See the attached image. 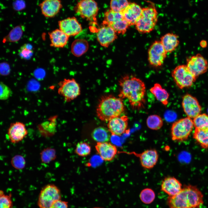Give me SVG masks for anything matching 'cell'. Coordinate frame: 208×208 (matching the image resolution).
Segmentation results:
<instances>
[{"instance_id":"1","label":"cell","mask_w":208,"mask_h":208,"mask_svg":"<svg viewBox=\"0 0 208 208\" xmlns=\"http://www.w3.org/2000/svg\"><path fill=\"white\" fill-rule=\"evenodd\" d=\"M120 87L119 98L127 99L132 109L140 110L145 104L146 88L144 82L139 78L132 75H125L118 81Z\"/></svg>"},{"instance_id":"2","label":"cell","mask_w":208,"mask_h":208,"mask_svg":"<svg viewBox=\"0 0 208 208\" xmlns=\"http://www.w3.org/2000/svg\"><path fill=\"white\" fill-rule=\"evenodd\" d=\"M203 196L196 187L185 185L180 192L167 200L169 208H200L203 204Z\"/></svg>"},{"instance_id":"3","label":"cell","mask_w":208,"mask_h":208,"mask_svg":"<svg viewBox=\"0 0 208 208\" xmlns=\"http://www.w3.org/2000/svg\"><path fill=\"white\" fill-rule=\"evenodd\" d=\"M125 110L122 99L112 95H108L101 98L96 112L97 116L101 120L107 122L120 116Z\"/></svg>"},{"instance_id":"4","label":"cell","mask_w":208,"mask_h":208,"mask_svg":"<svg viewBox=\"0 0 208 208\" xmlns=\"http://www.w3.org/2000/svg\"><path fill=\"white\" fill-rule=\"evenodd\" d=\"M157 19V12L154 6L144 8L135 25L136 29L141 34L150 33L154 29Z\"/></svg>"},{"instance_id":"5","label":"cell","mask_w":208,"mask_h":208,"mask_svg":"<svg viewBox=\"0 0 208 208\" xmlns=\"http://www.w3.org/2000/svg\"><path fill=\"white\" fill-rule=\"evenodd\" d=\"M194 127L193 120L188 117L176 121L173 123L171 127L172 140L177 142L187 140Z\"/></svg>"},{"instance_id":"6","label":"cell","mask_w":208,"mask_h":208,"mask_svg":"<svg viewBox=\"0 0 208 208\" xmlns=\"http://www.w3.org/2000/svg\"><path fill=\"white\" fill-rule=\"evenodd\" d=\"M61 198V193L59 188L53 184H49L41 190L37 205L39 208H50L55 202Z\"/></svg>"},{"instance_id":"7","label":"cell","mask_w":208,"mask_h":208,"mask_svg":"<svg viewBox=\"0 0 208 208\" xmlns=\"http://www.w3.org/2000/svg\"><path fill=\"white\" fill-rule=\"evenodd\" d=\"M171 75L176 85L180 89L191 86L196 78L190 72L186 65L177 66L171 72Z\"/></svg>"},{"instance_id":"8","label":"cell","mask_w":208,"mask_h":208,"mask_svg":"<svg viewBox=\"0 0 208 208\" xmlns=\"http://www.w3.org/2000/svg\"><path fill=\"white\" fill-rule=\"evenodd\" d=\"M58 84V93L63 97L64 101L67 102L74 100L80 94V85L73 78L64 79Z\"/></svg>"},{"instance_id":"9","label":"cell","mask_w":208,"mask_h":208,"mask_svg":"<svg viewBox=\"0 0 208 208\" xmlns=\"http://www.w3.org/2000/svg\"><path fill=\"white\" fill-rule=\"evenodd\" d=\"M76 13L81 18L90 21H95L99 8L94 0H81L75 7Z\"/></svg>"},{"instance_id":"10","label":"cell","mask_w":208,"mask_h":208,"mask_svg":"<svg viewBox=\"0 0 208 208\" xmlns=\"http://www.w3.org/2000/svg\"><path fill=\"white\" fill-rule=\"evenodd\" d=\"M167 53L160 41H155L148 50V60L149 64L155 67L161 66L163 64Z\"/></svg>"},{"instance_id":"11","label":"cell","mask_w":208,"mask_h":208,"mask_svg":"<svg viewBox=\"0 0 208 208\" xmlns=\"http://www.w3.org/2000/svg\"><path fill=\"white\" fill-rule=\"evenodd\" d=\"M186 66L191 73L196 78L206 73L208 68V62L200 53L188 57Z\"/></svg>"},{"instance_id":"12","label":"cell","mask_w":208,"mask_h":208,"mask_svg":"<svg viewBox=\"0 0 208 208\" xmlns=\"http://www.w3.org/2000/svg\"><path fill=\"white\" fill-rule=\"evenodd\" d=\"M182 105L187 117L193 119L201 114L202 107L197 99L190 94L183 96Z\"/></svg>"},{"instance_id":"13","label":"cell","mask_w":208,"mask_h":208,"mask_svg":"<svg viewBox=\"0 0 208 208\" xmlns=\"http://www.w3.org/2000/svg\"><path fill=\"white\" fill-rule=\"evenodd\" d=\"M129 120V118L126 115L115 117L108 121V129L112 135H121L127 131Z\"/></svg>"},{"instance_id":"14","label":"cell","mask_w":208,"mask_h":208,"mask_svg":"<svg viewBox=\"0 0 208 208\" xmlns=\"http://www.w3.org/2000/svg\"><path fill=\"white\" fill-rule=\"evenodd\" d=\"M58 25L59 29L69 37L76 36L82 31L81 24L74 17L59 21Z\"/></svg>"},{"instance_id":"15","label":"cell","mask_w":208,"mask_h":208,"mask_svg":"<svg viewBox=\"0 0 208 208\" xmlns=\"http://www.w3.org/2000/svg\"><path fill=\"white\" fill-rule=\"evenodd\" d=\"M117 34L112 27L103 24L97 31V40L101 46L107 47L117 38Z\"/></svg>"},{"instance_id":"16","label":"cell","mask_w":208,"mask_h":208,"mask_svg":"<svg viewBox=\"0 0 208 208\" xmlns=\"http://www.w3.org/2000/svg\"><path fill=\"white\" fill-rule=\"evenodd\" d=\"M27 133L25 125L19 122L11 123L8 129V135L10 141L14 144L22 140Z\"/></svg>"},{"instance_id":"17","label":"cell","mask_w":208,"mask_h":208,"mask_svg":"<svg viewBox=\"0 0 208 208\" xmlns=\"http://www.w3.org/2000/svg\"><path fill=\"white\" fill-rule=\"evenodd\" d=\"M39 5L42 14L48 18L55 17L62 7L61 0H44Z\"/></svg>"},{"instance_id":"18","label":"cell","mask_w":208,"mask_h":208,"mask_svg":"<svg viewBox=\"0 0 208 208\" xmlns=\"http://www.w3.org/2000/svg\"><path fill=\"white\" fill-rule=\"evenodd\" d=\"M95 147L101 157L105 161L112 160L117 152L116 146L108 142L97 143Z\"/></svg>"},{"instance_id":"19","label":"cell","mask_w":208,"mask_h":208,"mask_svg":"<svg viewBox=\"0 0 208 208\" xmlns=\"http://www.w3.org/2000/svg\"><path fill=\"white\" fill-rule=\"evenodd\" d=\"M181 182L174 177H168L162 181L161 185V190L169 196L175 195L179 193L182 189Z\"/></svg>"},{"instance_id":"20","label":"cell","mask_w":208,"mask_h":208,"mask_svg":"<svg viewBox=\"0 0 208 208\" xmlns=\"http://www.w3.org/2000/svg\"><path fill=\"white\" fill-rule=\"evenodd\" d=\"M141 166L146 169H151L156 165L159 158L158 153L155 149L146 150L138 154Z\"/></svg>"},{"instance_id":"21","label":"cell","mask_w":208,"mask_h":208,"mask_svg":"<svg viewBox=\"0 0 208 208\" xmlns=\"http://www.w3.org/2000/svg\"><path fill=\"white\" fill-rule=\"evenodd\" d=\"M142 9L134 3H129L122 12L124 18L129 26L135 25L141 16Z\"/></svg>"},{"instance_id":"22","label":"cell","mask_w":208,"mask_h":208,"mask_svg":"<svg viewBox=\"0 0 208 208\" xmlns=\"http://www.w3.org/2000/svg\"><path fill=\"white\" fill-rule=\"evenodd\" d=\"M50 40V46L55 48H61L67 44L69 36L59 29H55L49 33Z\"/></svg>"},{"instance_id":"23","label":"cell","mask_w":208,"mask_h":208,"mask_svg":"<svg viewBox=\"0 0 208 208\" xmlns=\"http://www.w3.org/2000/svg\"><path fill=\"white\" fill-rule=\"evenodd\" d=\"M178 35L173 33H168L160 38V41L166 52L171 53L178 46L179 41Z\"/></svg>"},{"instance_id":"24","label":"cell","mask_w":208,"mask_h":208,"mask_svg":"<svg viewBox=\"0 0 208 208\" xmlns=\"http://www.w3.org/2000/svg\"><path fill=\"white\" fill-rule=\"evenodd\" d=\"M150 92L155 96L156 99L163 105H167L168 104L169 94L158 83H155L150 89Z\"/></svg>"},{"instance_id":"25","label":"cell","mask_w":208,"mask_h":208,"mask_svg":"<svg viewBox=\"0 0 208 208\" xmlns=\"http://www.w3.org/2000/svg\"><path fill=\"white\" fill-rule=\"evenodd\" d=\"M89 44L88 41L83 39H77L72 43L71 52L73 54L77 57L83 55L88 51Z\"/></svg>"},{"instance_id":"26","label":"cell","mask_w":208,"mask_h":208,"mask_svg":"<svg viewBox=\"0 0 208 208\" xmlns=\"http://www.w3.org/2000/svg\"><path fill=\"white\" fill-rule=\"evenodd\" d=\"M111 133L108 128L99 127L93 131L91 136L93 139L97 143L108 142L110 137Z\"/></svg>"},{"instance_id":"27","label":"cell","mask_w":208,"mask_h":208,"mask_svg":"<svg viewBox=\"0 0 208 208\" xmlns=\"http://www.w3.org/2000/svg\"><path fill=\"white\" fill-rule=\"evenodd\" d=\"M193 138L202 148L208 149V128H195Z\"/></svg>"},{"instance_id":"28","label":"cell","mask_w":208,"mask_h":208,"mask_svg":"<svg viewBox=\"0 0 208 208\" xmlns=\"http://www.w3.org/2000/svg\"><path fill=\"white\" fill-rule=\"evenodd\" d=\"M124 18L122 12H115L111 9L105 13L102 24L111 26L117 21Z\"/></svg>"},{"instance_id":"29","label":"cell","mask_w":208,"mask_h":208,"mask_svg":"<svg viewBox=\"0 0 208 208\" xmlns=\"http://www.w3.org/2000/svg\"><path fill=\"white\" fill-rule=\"evenodd\" d=\"M146 123L148 127L150 129L155 130L160 129L163 125L162 118L157 114L150 115L147 118Z\"/></svg>"},{"instance_id":"30","label":"cell","mask_w":208,"mask_h":208,"mask_svg":"<svg viewBox=\"0 0 208 208\" xmlns=\"http://www.w3.org/2000/svg\"><path fill=\"white\" fill-rule=\"evenodd\" d=\"M40 156L42 163L48 164L56 159V151L54 148L47 147L41 151Z\"/></svg>"},{"instance_id":"31","label":"cell","mask_w":208,"mask_h":208,"mask_svg":"<svg viewBox=\"0 0 208 208\" xmlns=\"http://www.w3.org/2000/svg\"><path fill=\"white\" fill-rule=\"evenodd\" d=\"M155 194L154 191L150 188H145L142 190L140 194L141 201L145 204L151 203L155 200Z\"/></svg>"},{"instance_id":"32","label":"cell","mask_w":208,"mask_h":208,"mask_svg":"<svg viewBox=\"0 0 208 208\" xmlns=\"http://www.w3.org/2000/svg\"><path fill=\"white\" fill-rule=\"evenodd\" d=\"M195 128L205 129L208 128V115L200 114L193 120Z\"/></svg>"},{"instance_id":"33","label":"cell","mask_w":208,"mask_h":208,"mask_svg":"<svg viewBox=\"0 0 208 208\" xmlns=\"http://www.w3.org/2000/svg\"><path fill=\"white\" fill-rule=\"evenodd\" d=\"M91 151V147L87 143L83 142H79L76 145L75 152L78 155L84 157L89 155Z\"/></svg>"},{"instance_id":"34","label":"cell","mask_w":208,"mask_h":208,"mask_svg":"<svg viewBox=\"0 0 208 208\" xmlns=\"http://www.w3.org/2000/svg\"><path fill=\"white\" fill-rule=\"evenodd\" d=\"M129 4L127 0H111L110 8L114 12H122Z\"/></svg>"},{"instance_id":"35","label":"cell","mask_w":208,"mask_h":208,"mask_svg":"<svg viewBox=\"0 0 208 208\" xmlns=\"http://www.w3.org/2000/svg\"><path fill=\"white\" fill-rule=\"evenodd\" d=\"M21 26H17L14 28L6 37L5 40L10 42H14L18 40L21 36L23 29Z\"/></svg>"},{"instance_id":"36","label":"cell","mask_w":208,"mask_h":208,"mask_svg":"<svg viewBox=\"0 0 208 208\" xmlns=\"http://www.w3.org/2000/svg\"><path fill=\"white\" fill-rule=\"evenodd\" d=\"M11 196V193L8 195L5 194L3 190H0V208H13Z\"/></svg>"},{"instance_id":"37","label":"cell","mask_w":208,"mask_h":208,"mask_svg":"<svg viewBox=\"0 0 208 208\" xmlns=\"http://www.w3.org/2000/svg\"><path fill=\"white\" fill-rule=\"evenodd\" d=\"M11 164L15 168L21 170L24 168L26 162L24 157L20 155H16L13 157L11 160Z\"/></svg>"},{"instance_id":"38","label":"cell","mask_w":208,"mask_h":208,"mask_svg":"<svg viewBox=\"0 0 208 208\" xmlns=\"http://www.w3.org/2000/svg\"><path fill=\"white\" fill-rule=\"evenodd\" d=\"M19 53L21 57L27 59H29L33 53L32 46L28 44L23 45L19 49Z\"/></svg>"},{"instance_id":"39","label":"cell","mask_w":208,"mask_h":208,"mask_svg":"<svg viewBox=\"0 0 208 208\" xmlns=\"http://www.w3.org/2000/svg\"><path fill=\"white\" fill-rule=\"evenodd\" d=\"M12 91L10 88L2 82L0 83V95L1 100L7 99L12 95Z\"/></svg>"},{"instance_id":"40","label":"cell","mask_w":208,"mask_h":208,"mask_svg":"<svg viewBox=\"0 0 208 208\" xmlns=\"http://www.w3.org/2000/svg\"><path fill=\"white\" fill-rule=\"evenodd\" d=\"M50 208H68V203L60 200L55 202Z\"/></svg>"},{"instance_id":"41","label":"cell","mask_w":208,"mask_h":208,"mask_svg":"<svg viewBox=\"0 0 208 208\" xmlns=\"http://www.w3.org/2000/svg\"><path fill=\"white\" fill-rule=\"evenodd\" d=\"M200 44L202 47L205 48L207 46V43L206 40H203L200 42Z\"/></svg>"},{"instance_id":"42","label":"cell","mask_w":208,"mask_h":208,"mask_svg":"<svg viewBox=\"0 0 208 208\" xmlns=\"http://www.w3.org/2000/svg\"><path fill=\"white\" fill-rule=\"evenodd\" d=\"M93 208H103L99 207H94Z\"/></svg>"}]
</instances>
